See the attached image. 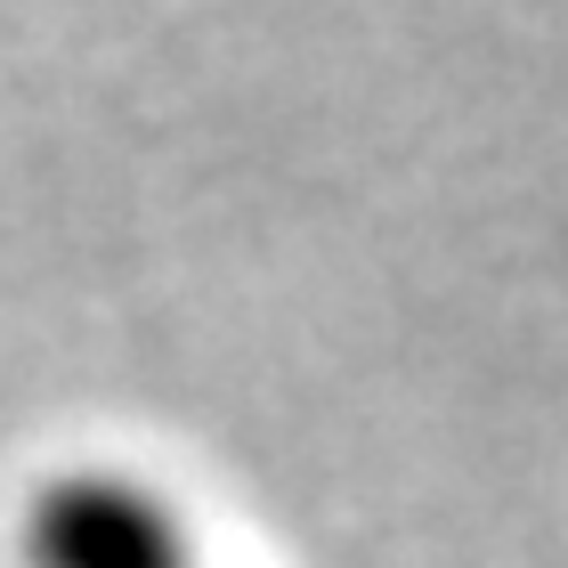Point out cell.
Segmentation results:
<instances>
[{
	"mask_svg": "<svg viewBox=\"0 0 568 568\" xmlns=\"http://www.w3.org/2000/svg\"><path fill=\"white\" fill-rule=\"evenodd\" d=\"M33 568H195V536L139 471H58L24 511Z\"/></svg>",
	"mask_w": 568,
	"mask_h": 568,
	"instance_id": "1",
	"label": "cell"
}]
</instances>
